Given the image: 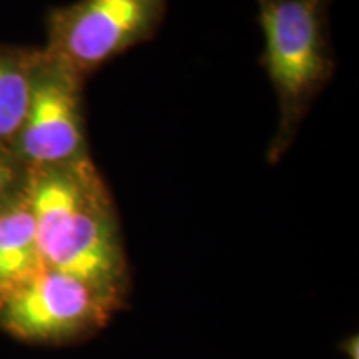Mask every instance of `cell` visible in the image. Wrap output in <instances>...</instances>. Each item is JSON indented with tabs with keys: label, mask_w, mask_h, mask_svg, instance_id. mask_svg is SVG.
<instances>
[{
	"label": "cell",
	"mask_w": 359,
	"mask_h": 359,
	"mask_svg": "<svg viewBox=\"0 0 359 359\" xmlns=\"http://www.w3.org/2000/svg\"><path fill=\"white\" fill-rule=\"evenodd\" d=\"M25 190L45 268L79 278L118 308L128 290V263L114 200L90 155L27 170Z\"/></svg>",
	"instance_id": "cell-1"
},
{
	"label": "cell",
	"mask_w": 359,
	"mask_h": 359,
	"mask_svg": "<svg viewBox=\"0 0 359 359\" xmlns=\"http://www.w3.org/2000/svg\"><path fill=\"white\" fill-rule=\"evenodd\" d=\"M264 35L262 65L278 98V128L268 161L290 150L313 102L333 77L327 0H255Z\"/></svg>",
	"instance_id": "cell-2"
},
{
	"label": "cell",
	"mask_w": 359,
	"mask_h": 359,
	"mask_svg": "<svg viewBox=\"0 0 359 359\" xmlns=\"http://www.w3.org/2000/svg\"><path fill=\"white\" fill-rule=\"evenodd\" d=\"M168 0H77L47 13L42 50L83 82L122 53L155 37Z\"/></svg>",
	"instance_id": "cell-3"
},
{
	"label": "cell",
	"mask_w": 359,
	"mask_h": 359,
	"mask_svg": "<svg viewBox=\"0 0 359 359\" xmlns=\"http://www.w3.org/2000/svg\"><path fill=\"white\" fill-rule=\"evenodd\" d=\"M114 311L79 278L43 268L0 298V327L25 343L65 344L100 330Z\"/></svg>",
	"instance_id": "cell-4"
},
{
	"label": "cell",
	"mask_w": 359,
	"mask_h": 359,
	"mask_svg": "<svg viewBox=\"0 0 359 359\" xmlns=\"http://www.w3.org/2000/svg\"><path fill=\"white\" fill-rule=\"evenodd\" d=\"M83 80L42 50L29 110L12 151L27 170L55 167L88 155Z\"/></svg>",
	"instance_id": "cell-5"
},
{
	"label": "cell",
	"mask_w": 359,
	"mask_h": 359,
	"mask_svg": "<svg viewBox=\"0 0 359 359\" xmlns=\"http://www.w3.org/2000/svg\"><path fill=\"white\" fill-rule=\"evenodd\" d=\"M43 268L37 226L24 187L15 198L0 208V298Z\"/></svg>",
	"instance_id": "cell-6"
},
{
	"label": "cell",
	"mask_w": 359,
	"mask_h": 359,
	"mask_svg": "<svg viewBox=\"0 0 359 359\" xmlns=\"http://www.w3.org/2000/svg\"><path fill=\"white\" fill-rule=\"evenodd\" d=\"M40 58L42 47L0 43V145L12 148L20 132Z\"/></svg>",
	"instance_id": "cell-7"
},
{
	"label": "cell",
	"mask_w": 359,
	"mask_h": 359,
	"mask_svg": "<svg viewBox=\"0 0 359 359\" xmlns=\"http://www.w3.org/2000/svg\"><path fill=\"white\" fill-rule=\"evenodd\" d=\"M27 168L17 158L12 148L0 145V208L24 190Z\"/></svg>",
	"instance_id": "cell-8"
}]
</instances>
